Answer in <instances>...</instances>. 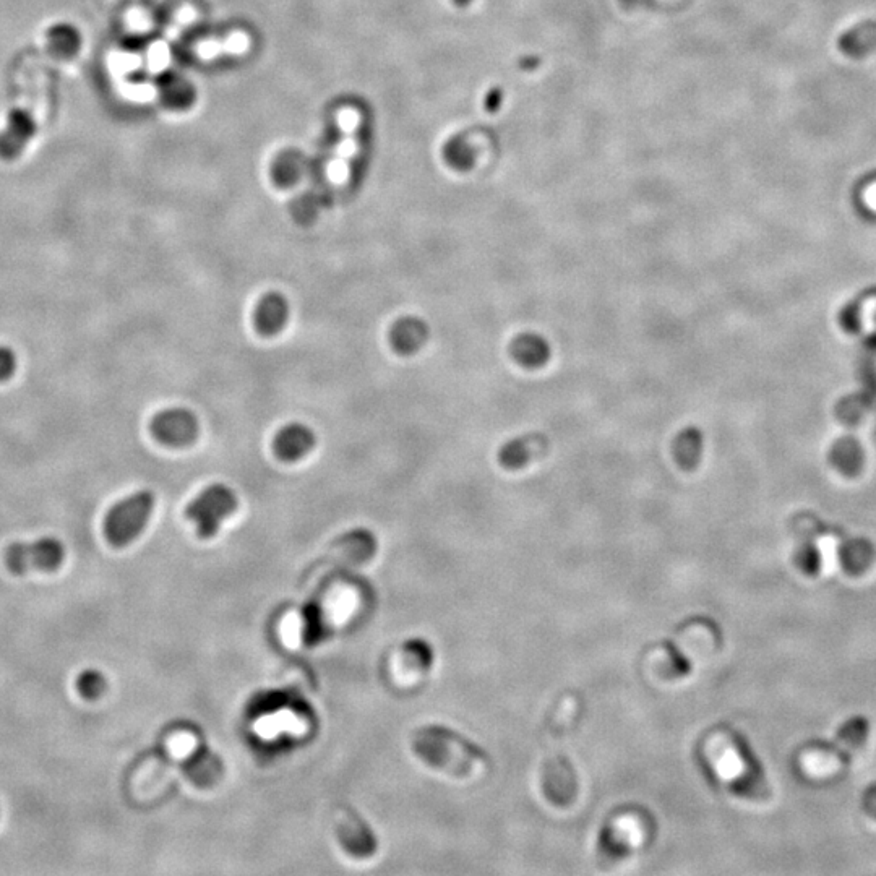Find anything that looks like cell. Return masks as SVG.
Instances as JSON below:
<instances>
[{
    "label": "cell",
    "instance_id": "6da1fadb",
    "mask_svg": "<svg viewBox=\"0 0 876 876\" xmlns=\"http://www.w3.org/2000/svg\"><path fill=\"white\" fill-rule=\"evenodd\" d=\"M411 747L424 763L455 778L474 776L490 763L489 755L479 745L448 727L417 729Z\"/></svg>",
    "mask_w": 876,
    "mask_h": 876
},
{
    "label": "cell",
    "instance_id": "7a4b0ae2",
    "mask_svg": "<svg viewBox=\"0 0 876 876\" xmlns=\"http://www.w3.org/2000/svg\"><path fill=\"white\" fill-rule=\"evenodd\" d=\"M153 508L155 494L150 490H140L116 503L104 518V534L109 544L121 549L134 542L145 529Z\"/></svg>",
    "mask_w": 876,
    "mask_h": 876
},
{
    "label": "cell",
    "instance_id": "3957f363",
    "mask_svg": "<svg viewBox=\"0 0 876 876\" xmlns=\"http://www.w3.org/2000/svg\"><path fill=\"white\" fill-rule=\"evenodd\" d=\"M239 507L234 490L224 484H211L200 492L189 507L185 508V518L194 521L198 536L202 539L218 534L221 523Z\"/></svg>",
    "mask_w": 876,
    "mask_h": 876
},
{
    "label": "cell",
    "instance_id": "277c9868",
    "mask_svg": "<svg viewBox=\"0 0 876 876\" xmlns=\"http://www.w3.org/2000/svg\"><path fill=\"white\" fill-rule=\"evenodd\" d=\"M4 559L13 575L56 572L64 562L65 547L56 537H41L35 542H13L5 549Z\"/></svg>",
    "mask_w": 876,
    "mask_h": 876
},
{
    "label": "cell",
    "instance_id": "5b68a950",
    "mask_svg": "<svg viewBox=\"0 0 876 876\" xmlns=\"http://www.w3.org/2000/svg\"><path fill=\"white\" fill-rule=\"evenodd\" d=\"M151 434L166 447L184 448L195 442L200 434V422L192 411L169 408L151 419Z\"/></svg>",
    "mask_w": 876,
    "mask_h": 876
},
{
    "label": "cell",
    "instance_id": "8992f818",
    "mask_svg": "<svg viewBox=\"0 0 876 876\" xmlns=\"http://www.w3.org/2000/svg\"><path fill=\"white\" fill-rule=\"evenodd\" d=\"M268 177L278 190H294L312 179V164L296 148H281L268 161Z\"/></svg>",
    "mask_w": 876,
    "mask_h": 876
},
{
    "label": "cell",
    "instance_id": "52a82bcc",
    "mask_svg": "<svg viewBox=\"0 0 876 876\" xmlns=\"http://www.w3.org/2000/svg\"><path fill=\"white\" fill-rule=\"evenodd\" d=\"M336 833L341 846L354 857H370L377 851V839L361 816L344 807L336 812Z\"/></svg>",
    "mask_w": 876,
    "mask_h": 876
},
{
    "label": "cell",
    "instance_id": "ba28073f",
    "mask_svg": "<svg viewBox=\"0 0 876 876\" xmlns=\"http://www.w3.org/2000/svg\"><path fill=\"white\" fill-rule=\"evenodd\" d=\"M549 438L541 432H529L520 437L511 438L503 443L499 450V463L503 468L516 471L524 468L537 458H541L549 450Z\"/></svg>",
    "mask_w": 876,
    "mask_h": 876
},
{
    "label": "cell",
    "instance_id": "9c48e42d",
    "mask_svg": "<svg viewBox=\"0 0 876 876\" xmlns=\"http://www.w3.org/2000/svg\"><path fill=\"white\" fill-rule=\"evenodd\" d=\"M633 828L630 823L612 821L604 826L597 844V862L601 867L617 864L633 851Z\"/></svg>",
    "mask_w": 876,
    "mask_h": 876
},
{
    "label": "cell",
    "instance_id": "30bf717a",
    "mask_svg": "<svg viewBox=\"0 0 876 876\" xmlns=\"http://www.w3.org/2000/svg\"><path fill=\"white\" fill-rule=\"evenodd\" d=\"M156 99L164 112L179 116L192 111L197 104L198 95L190 80L181 75H169L159 83Z\"/></svg>",
    "mask_w": 876,
    "mask_h": 876
},
{
    "label": "cell",
    "instance_id": "8fae6325",
    "mask_svg": "<svg viewBox=\"0 0 876 876\" xmlns=\"http://www.w3.org/2000/svg\"><path fill=\"white\" fill-rule=\"evenodd\" d=\"M317 445V437L314 430L304 424H289L276 434L273 442V450L280 460L286 463H294L309 455Z\"/></svg>",
    "mask_w": 876,
    "mask_h": 876
},
{
    "label": "cell",
    "instance_id": "7c38bea8",
    "mask_svg": "<svg viewBox=\"0 0 876 876\" xmlns=\"http://www.w3.org/2000/svg\"><path fill=\"white\" fill-rule=\"evenodd\" d=\"M430 336L429 323L416 315H406L393 323L390 330L391 348L401 356H411L424 348Z\"/></svg>",
    "mask_w": 876,
    "mask_h": 876
},
{
    "label": "cell",
    "instance_id": "4fadbf2b",
    "mask_svg": "<svg viewBox=\"0 0 876 876\" xmlns=\"http://www.w3.org/2000/svg\"><path fill=\"white\" fill-rule=\"evenodd\" d=\"M289 318V302L281 292L271 291L258 301L254 323L258 335L270 336L281 333Z\"/></svg>",
    "mask_w": 876,
    "mask_h": 876
},
{
    "label": "cell",
    "instance_id": "5bb4252c",
    "mask_svg": "<svg viewBox=\"0 0 876 876\" xmlns=\"http://www.w3.org/2000/svg\"><path fill=\"white\" fill-rule=\"evenodd\" d=\"M510 354L524 369H541L552 357V346L539 333L526 331L511 340Z\"/></svg>",
    "mask_w": 876,
    "mask_h": 876
},
{
    "label": "cell",
    "instance_id": "9a60e30c",
    "mask_svg": "<svg viewBox=\"0 0 876 876\" xmlns=\"http://www.w3.org/2000/svg\"><path fill=\"white\" fill-rule=\"evenodd\" d=\"M839 51L855 61L865 59L876 51V20L857 23L838 39Z\"/></svg>",
    "mask_w": 876,
    "mask_h": 876
},
{
    "label": "cell",
    "instance_id": "2e32d148",
    "mask_svg": "<svg viewBox=\"0 0 876 876\" xmlns=\"http://www.w3.org/2000/svg\"><path fill=\"white\" fill-rule=\"evenodd\" d=\"M748 758L742 747L737 743H722L719 748V774L729 782L732 789L747 787V776L750 773Z\"/></svg>",
    "mask_w": 876,
    "mask_h": 876
},
{
    "label": "cell",
    "instance_id": "e0dca14e",
    "mask_svg": "<svg viewBox=\"0 0 876 876\" xmlns=\"http://www.w3.org/2000/svg\"><path fill=\"white\" fill-rule=\"evenodd\" d=\"M336 544L340 546L341 554L338 555V560H349V562L364 563L372 559L377 550V541L374 534L367 529H357L353 533L344 534Z\"/></svg>",
    "mask_w": 876,
    "mask_h": 876
},
{
    "label": "cell",
    "instance_id": "ac0fdd59",
    "mask_svg": "<svg viewBox=\"0 0 876 876\" xmlns=\"http://www.w3.org/2000/svg\"><path fill=\"white\" fill-rule=\"evenodd\" d=\"M701 448H703V435L700 430L696 427H687L675 437L672 453L680 468L690 471L698 466Z\"/></svg>",
    "mask_w": 876,
    "mask_h": 876
},
{
    "label": "cell",
    "instance_id": "d6986e66",
    "mask_svg": "<svg viewBox=\"0 0 876 876\" xmlns=\"http://www.w3.org/2000/svg\"><path fill=\"white\" fill-rule=\"evenodd\" d=\"M320 205H322L320 198L302 192V194L292 198L291 213L297 223L307 226V224L314 223L315 219H317Z\"/></svg>",
    "mask_w": 876,
    "mask_h": 876
},
{
    "label": "cell",
    "instance_id": "ffe728a7",
    "mask_svg": "<svg viewBox=\"0 0 876 876\" xmlns=\"http://www.w3.org/2000/svg\"><path fill=\"white\" fill-rule=\"evenodd\" d=\"M404 657L408 659L411 669L429 670L430 666L434 664V651L424 640L406 641Z\"/></svg>",
    "mask_w": 876,
    "mask_h": 876
},
{
    "label": "cell",
    "instance_id": "44dd1931",
    "mask_svg": "<svg viewBox=\"0 0 876 876\" xmlns=\"http://www.w3.org/2000/svg\"><path fill=\"white\" fill-rule=\"evenodd\" d=\"M108 687L104 675L98 670H85L77 680V688L85 700H96Z\"/></svg>",
    "mask_w": 876,
    "mask_h": 876
},
{
    "label": "cell",
    "instance_id": "7402d4cb",
    "mask_svg": "<svg viewBox=\"0 0 876 876\" xmlns=\"http://www.w3.org/2000/svg\"><path fill=\"white\" fill-rule=\"evenodd\" d=\"M333 121H335L336 127L341 130V134L353 135L361 127V114L356 106L343 104L340 108L335 109Z\"/></svg>",
    "mask_w": 876,
    "mask_h": 876
},
{
    "label": "cell",
    "instance_id": "603a6c76",
    "mask_svg": "<svg viewBox=\"0 0 876 876\" xmlns=\"http://www.w3.org/2000/svg\"><path fill=\"white\" fill-rule=\"evenodd\" d=\"M221 44H223V52H226V54L242 56L244 52L250 49V36L247 35V31H229L226 38L221 39Z\"/></svg>",
    "mask_w": 876,
    "mask_h": 876
},
{
    "label": "cell",
    "instance_id": "cb8c5ba5",
    "mask_svg": "<svg viewBox=\"0 0 876 876\" xmlns=\"http://www.w3.org/2000/svg\"><path fill=\"white\" fill-rule=\"evenodd\" d=\"M198 13H200V9H198L197 5L189 4V2H179V4L172 5L171 20L174 22V25L192 26L197 22Z\"/></svg>",
    "mask_w": 876,
    "mask_h": 876
},
{
    "label": "cell",
    "instance_id": "d4e9b609",
    "mask_svg": "<svg viewBox=\"0 0 876 876\" xmlns=\"http://www.w3.org/2000/svg\"><path fill=\"white\" fill-rule=\"evenodd\" d=\"M17 370V357L12 349L0 346V382L10 380Z\"/></svg>",
    "mask_w": 876,
    "mask_h": 876
}]
</instances>
